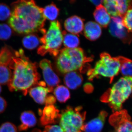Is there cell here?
Masks as SVG:
<instances>
[{"instance_id":"1","label":"cell","mask_w":132,"mask_h":132,"mask_svg":"<svg viewBox=\"0 0 132 132\" xmlns=\"http://www.w3.org/2000/svg\"><path fill=\"white\" fill-rule=\"evenodd\" d=\"M11 6L13 12L9 24L15 32L28 34L44 29L46 19L43 9L38 6L34 0H17Z\"/></svg>"},{"instance_id":"2","label":"cell","mask_w":132,"mask_h":132,"mask_svg":"<svg viewBox=\"0 0 132 132\" xmlns=\"http://www.w3.org/2000/svg\"><path fill=\"white\" fill-rule=\"evenodd\" d=\"M10 67L13 70L7 84L10 92L20 91L26 95L30 88L39 84L40 76L38 72L37 63L26 57L22 49L14 50Z\"/></svg>"},{"instance_id":"3","label":"cell","mask_w":132,"mask_h":132,"mask_svg":"<svg viewBox=\"0 0 132 132\" xmlns=\"http://www.w3.org/2000/svg\"><path fill=\"white\" fill-rule=\"evenodd\" d=\"M58 55L56 67L62 73L78 70L82 72L85 65L92 60L85 56L84 51L80 48H65L60 50Z\"/></svg>"},{"instance_id":"4","label":"cell","mask_w":132,"mask_h":132,"mask_svg":"<svg viewBox=\"0 0 132 132\" xmlns=\"http://www.w3.org/2000/svg\"><path fill=\"white\" fill-rule=\"evenodd\" d=\"M132 77L121 78L101 98V101L106 102L113 113L122 110V105L131 93Z\"/></svg>"},{"instance_id":"5","label":"cell","mask_w":132,"mask_h":132,"mask_svg":"<svg viewBox=\"0 0 132 132\" xmlns=\"http://www.w3.org/2000/svg\"><path fill=\"white\" fill-rule=\"evenodd\" d=\"M40 38L42 45L38 49L37 53L42 56L49 53L57 56L63 42V36L60 23L58 21L51 22L47 32L43 33Z\"/></svg>"},{"instance_id":"6","label":"cell","mask_w":132,"mask_h":132,"mask_svg":"<svg viewBox=\"0 0 132 132\" xmlns=\"http://www.w3.org/2000/svg\"><path fill=\"white\" fill-rule=\"evenodd\" d=\"M120 64L117 57L113 58L107 53L100 55V60L97 62L94 68L89 70L87 73L89 80L102 76L110 78V82L118 75L120 70Z\"/></svg>"},{"instance_id":"7","label":"cell","mask_w":132,"mask_h":132,"mask_svg":"<svg viewBox=\"0 0 132 132\" xmlns=\"http://www.w3.org/2000/svg\"><path fill=\"white\" fill-rule=\"evenodd\" d=\"M86 116L82 107L67 106L61 114L60 126L64 132H82Z\"/></svg>"},{"instance_id":"8","label":"cell","mask_w":132,"mask_h":132,"mask_svg":"<svg viewBox=\"0 0 132 132\" xmlns=\"http://www.w3.org/2000/svg\"><path fill=\"white\" fill-rule=\"evenodd\" d=\"M14 50L6 46L0 50V85L8 84L12 78V72L10 67Z\"/></svg>"},{"instance_id":"9","label":"cell","mask_w":132,"mask_h":132,"mask_svg":"<svg viewBox=\"0 0 132 132\" xmlns=\"http://www.w3.org/2000/svg\"><path fill=\"white\" fill-rule=\"evenodd\" d=\"M109 121L114 128L115 132H132L131 117L126 110L113 113Z\"/></svg>"},{"instance_id":"10","label":"cell","mask_w":132,"mask_h":132,"mask_svg":"<svg viewBox=\"0 0 132 132\" xmlns=\"http://www.w3.org/2000/svg\"><path fill=\"white\" fill-rule=\"evenodd\" d=\"M104 7L112 16L123 17L129 7L131 0H103Z\"/></svg>"},{"instance_id":"11","label":"cell","mask_w":132,"mask_h":132,"mask_svg":"<svg viewBox=\"0 0 132 132\" xmlns=\"http://www.w3.org/2000/svg\"><path fill=\"white\" fill-rule=\"evenodd\" d=\"M109 29L111 35L119 38L124 42H131L129 32L124 27L122 22V17L112 16L109 24Z\"/></svg>"},{"instance_id":"12","label":"cell","mask_w":132,"mask_h":132,"mask_svg":"<svg viewBox=\"0 0 132 132\" xmlns=\"http://www.w3.org/2000/svg\"><path fill=\"white\" fill-rule=\"evenodd\" d=\"M39 67L42 69L45 83L48 87L53 91V88L58 86L60 80L53 70L51 62L47 59H43L40 62Z\"/></svg>"},{"instance_id":"13","label":"cell","mask_w":132,"mask_h":132,"mask_svg":"<svg viewBox=\"0 0 132 132\" xmlns=\"http://www.w3.org/2000/svg\"><path fill=\"white\" fill-rule=\"evenodd\" d=\"M40 123L42 126L56 123L60 119L61 114L59 111L53 105L46 106L42 111H40Z\"/></svg>"},{"instance_id":"14","label":"cell","mask_w":132,"mask_h":132,"mask_svg":"<svg viewBox=\"0 0 132 132\" xmlns=\"http://www.w3.org/2000/svg\"><path fill=\"white\" fill-rule=\"evenodd\" d=\"M108 113L102 111L97 117L84 125L83 131L85 132H101L103 129Z\"/></svg>"},{"instance_id":"15","label":"cell","mask_w":132,"mask_h":132,"mask_svg":"<svg viewBox=\"0 0 132 132\" xmlns=\"http://www.w3.org/2000/svg\"><path fill=\"white\" fill-rule=\"evenodd\" d=\"M64 27L68 32L76 35L80 34L83 31L84 20L79 16L74 15L66 20Z\"/></svg>"},{"instance_id":"16","label":"cell","mask_w":132,"mask_h":132,"mask_svg":"<svg viewBox=\"0 0 132 132\" xmlns=\"http://www.w3.org/2000/svg\"><path fill=\"white\" fill-rule=\"evenodd\" d=\"M84 33L85 37L90 41L97 40L101 35V27L95 22H88L84 27Z\"/></svg>"},{"instance_id":"17","label":"cell","mask_w":132,"mask_h":132,"mask_svg":"<svg viewBox=\"0 0 132 132\" xmlns=\"http://www.w3.org/2000/svg\"><path fill=\"white\" fill-rule=\"evenodd\" d=\"M52 91L49 88L40 86L31 88L29 90L30 96L35 102L39 104H45L48 94Z\"/></svg>"},{"instance_id":"18","label":"cell","mask_w":132,"mask_h":132,"mask_svg":"<svg viewBox=\"0 0 132 132\" xmlns=\"http://www.w3.org/2000/svg\"><path fill=\"white\" fill-rule=\"evenodd\" d=\"M20 120L21 124L18 127L20 131L34 127L37 123V118L35 114L32 111H30L23 112L21 115Z\"/></svg>"},{"instance_id":"19","label":"cell","mask_w":132,"mask_h":132,"mask_svg":"<svg viewBox=\"0 0 132 132\" xmlns=\"http://www.w3.org/2000/svg\"><path fill=\"white\" fill-rule=\"evenodd\" d=\"M83 78L80 73L77 71H72L66 74L64 78V82L69 88L75 90L80 86Z\"/></svg>"},{"instance_id":"20","label":"cell","mask_w":132,"mask_h":132,"mask_svg":"<svg viewBox=\"0 0 132 132\" xmlns=\"http://www.w3.org/2000/svg\"><path fill=\"white\" fill-rule=\"evenodd\" d=\"M94 16L96 22L104 28H106L110 23L111 16L105 8L102 5L96 7L94 12Z\"/></svg>"},{"instance_id":"21","label":"cell","mask_w":132,"mask_h":132,"mask_svg":"<svg viewBox=\"0 0 132 132\" xmlns=\"http://www.w3.org/2000/svg\"><path fill=\"white\" fill-rule=\"evenodd\" d=\"M40 43V38L36 35L31 34L25 36L22 40L23 46L27 49L32 50L38 47Z\"/></svg>"},{"instance_id":"22","label":"cell","mask_w":132,"mask_h":132,"mask_svg":"<svg viewBox=\"0 0 132 132\" xmlns=\"http://www.w3.org/2000/svg\"><path fill=\"white\" fill-rule=\"evenodd\" d=\"M63 42L66 48H78L80 40L77 36L71 34H67L65 31L62 32Z\"/></svg>"},{"instance_id":"23","label":"cell","mask_w":132,"mask_h":132,"mask_svg":"<svg viewBox=\"0 0 132 132\" xmlns=\"http://www.w3.org/2000/svg\"><path fill=\"white\" fill-rule=\"evenodd\" d=\"M120 64L121 73L125 77H132V61L122 56L117 57Z\"/></svg>"},{"instance_id":"24","label":"cell","mask_w":132,"mask_h":132,"mask_svg":"<svg viewBox=\"0 0 132 132\" xmlns=\"http://www.w3.org/2000/svg\"><path fill=\"white\" fill-rule=\"evenodd\" d=\"M54 93L55 98L61 103H65L70 98V93L68 88L62 85L57 86Z\"/></svg>"},{"instance_id":"25","label":"cell","mask_w":132,"mask_h":132,"mask_svg":"<svg viewBox=\"0 0 132 132\" xmlns=\"http://www.w3.org/2000/svg\"><path fill=\"white\" fill-rule=\"evenodd\" d=\"M59 12V9L53 3L46 6L43 9V13L46 19L53 21L57 19Z\"/></svg>"},{"instance_id":"26","label":"cell","mask_w":132,"mask_h":132,"mask_svg":"<svg viewBox=\"0 0 132 132\" xmlns=\"http://www.w3.org/2000/svg\"><path fill=\"white\" fill-rule=\"evenodd\" d=\"M132 7H129L122 17V22L124 27L129 33L132 32Z\"/></svg>"},{"instance_id":"27","label":"cell","mask_w":132,"mask_h":132,"mask_svg":"<svg viewBox=\"0 0 132 132\" xmlns=\"http://www.w3.org/2000/svg\"><path fill=\"white\" fill-rule=\"evenodd\" d=\"M12 29L10 26L7 24H0V39L7 40L12 36Z\"/></svg>"},{"instance_id":"28","label":"cell","mask_w":132,"mask_h":132,"mask_svg":"<svg viewBox=\"0 0 132 132\" xmlns=\"http://www.w3.org/2000/svg\"><path fill=\"white\" fill-rule=\"evenodd\" d=\"M11 10L7 5L4 3H0V21H4L11 16Z\"/></svg>"},{"instance_id":"29","label":"cell","mask_w":132,"mask_h":132,"mask_svg":"<svg viewBox=\"0 0 132 132\" xmlns=\"http://www.w3.org/2000/svg\"><path fill=\"white\" fill-rule=\"evenodd\" d=\"M0 132H18L15 125L9 122L3 123L0 126Z\"/></svg>"},{"instance_id":"30","label":"cell","mask_w":132,"mask_h":132,"mask_svg":"<svg viewBox=\"0 0 132 132\" xmlns=\"http://www.w3.org/2000/svg\"><path fill=\"white\" fill-rule=\"evenodd\" d=\"M43 132H64L60 126L58 125L46 126Z\"/></svg>"},{"instance_id":"31","label":"cell","mask_w":132,"mask_h":132,"mask_svg":"<svg viewBox=\"0 0 132 132\" xmlns=\"http://www.w3.org/2000/svg\"><path fill=\"white\" fill-rule=\"evenodd\" d=\"M56 102V98L54 96L49 95L47 96L45 100V103L46 106L52 105L55 104Z\"/></svg>"},{"instance_id":"32","label":"cell","mask_w":132,"mask_h":132,"mask_svg":"<svg viewBox=\"0 0 132 132\" xmlns=\"http://www.w3.org/2000/svg\"><path fill=\"white\" fill-rule=\"evenodd\" d=\"M7 106V102L4 98L0 96V114L3 113Z\"/></svg>"},{"instance_id":"33","label":"cell","mask_w":132,"mask_h":132,"mask_svg":"<svg viewBox=\"0 0 132 132\" xmlns=\"http://www.w3.org/2000/svg\"><path fill=\"white\" fill-rule=\"evenodd\" d=\"M90 1L94 5L97 6L101 5V3L103 2V0H90Z\"/></svg>"},{"instance_id":"34","label":"cell","mask_w":132,"mask_h":132,"mask_svg":"<svg viewBox=\"0 0 132 132\" xmlns=\"http://www.w3.org/2000/svg\"><path fill=\"white\" fill-rule=\"evenodd\" d=\"M31 132H42L40 130L38 129H35Z\"/></svg>"},{"instance_id":"35","label":"cell","mask_w":132,"mask_h":132,"mask_svg":"<svg viewBox=\"0 0 132 132\" xmlns=\"http://www.w3.org/2000/svg\"><path fill=\"white\" fill-rule=\"evenodd\" d=\"M2 90V89L1 86V85H0V93H1Z\"/></svg>"}]
</instances>
